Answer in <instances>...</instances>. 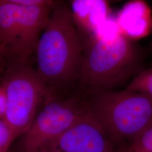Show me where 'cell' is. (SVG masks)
Listing matches in <instances>:
<instances>
[{
  "mask_svg": "<svg viewBox=\"0 0 152 152\" xmlns=\"http://www.w3.org/2000/svg\"><path fill=\"white\" fill-rule=\"evenodd\" d=\"M83 49L70 6L56 2L36 50V71L48 94H64L79 88Z\"/></svg>",
  "mask_w": 152,
  "mask_h": 152,
  "instance_id": "1",
  "label": "cell"
},
{
  "mask_svg": "<svg viewBox=\"0 0 152 152\" xmlns=\"http://www.w3.org/2000/svg\"><path fill=\"white\" fill-rule=\"evenodd\" d=\"M79 86L116 90L144 69L147 49L120 32L82 37Z\"/></svg>",
  "mask_w": 152,
  "mask_h": 152,
  "instance_id": "2",
  "label": "cell"
},
{
  "mask_svg": "<svg viewBox=\"0 0 152 152\" xmlns=\"http://www.w3.org/2000/svg\"><path fill=\"white\" fill-rule=\"evenodd\" d=\"M80 88L89 117L117 145H129L152 125V98L149 95L126 89Z\"/></svg>",
  "mask_w": 152,
  "mask_h": 152,
  "instance_id": "3",
  "label": "cell"
},
{
  "mask_svg": "<svg viewBox=\"0 0 152 152\" xmlns=\"http://www.w3.org/2000/svg\"><path fill=\"white\" fill-rule=\"evenodd\" d=\"M1 79L6 95L4 119L15 140L31 125L48 91L29 59H12Z\"/></svg>",
  "mask_w": 152,
  "mask_h": 152,
  "instance_id": "4",
  "label": "cell"
},
{
  "mask_svg": "<svg viewBox=\"0 0 152 152\" xmlns=\"http://www.w3.org/2000/svg\"><path fill=\"white\" fill-rule=\"evenodd\" d=\"M90 118L81 88L48 94L31 125L19 141L20 152H37L78 122Z\"/></svg>",
  "mask_w": 152,
  "mask_h": 152,
  "instance_id": "5",
  "label": "cell"
},
{
  "mask_svg": "<svg viewBox=\"0 0 152 152\" xmlns=\"http://www.w3.org/2000/svg\"><path fill=\"white\" fill-rule=\"evenodd\" d=\"M56 2L26 7L0 0V45L12 59H29L36 53L41 34Z\"/></svg>",
  "mask_w": 152,
  "mask_h": 152,
  "instance_id": "6",
  "label": "cell"
},
{
  "mask_svg": "<svg viewBox=\"0 0 152 152\" xmlns=\"http://www.w3.org/2000/svg\"><path fill=\"white\" fill-rule=\"evenodd\" d=\"M99 125L87 118L73 125L37 152H120Z\"/></svg>",
  "mask_w": 152,
  "mask_h": 152,
  "instance_id": "7",
  "label": "cell"
},
{
  "mask_svg": "<svg viewBox=\"0 0 152 152\" xmlns=\"http://www.w3.org/2000/svg\"><path fill=\"white\" fill-rule=\"evenodd\" d=\"M115 20L120 33L133 41L144 38L152 32V12L144 1L126 3Z\"/></svg>",
  "mask_w": 152,
  "mask_h": 152,
  "instance_id": "8",
  "label": "cell"
},
{
  "mask_svg": "<svg viewBox=\"0 0 152 152\" xmlns=\"http://www.w3.org/2000/svg\"><path fill=\"white\" fill-rule=\"evenodd\" d=\"M69 6L82 37L95 32L108 19L110 11L109 3L105 0H73Z\"/></svg>",
  "mask_w": 152,
  "mask_h": 152,
  "instance_id": "9",
  "label": "cell"
},
{
  "mask_svg": "<svg viewBox=\"0 0 152 152\" xmlns=\"http://www.w3.org/2000/svg\"><path fill=\"white\" fill-rule=\"evenodd\" d=\"M125 89L145 94L152 98V68L144 69L139 73L129 82Z\"/></svg>",
  "mask_w": 152,
  "mask_h": 152,
  "instance_id": "10",
  "label": "cell"
},
{
  "mask_svg": "<svg viewBox=\"0 0 152 152\" xmlns=\"http://www.w3.org/2000/svg\"><path fill=\"white\" fill-rule=\"evenodd\" d=\"M129 148L133 152H152V125L132 141Z\"/></svg>",
  "mask_w": 152,
  "mask_h": 152,
  "instance_id": "11",
  "label": "cell"
},
{
  "mask_svg": "<svg viewBox=\"0 0 152 152\" xmlns=\"http://www.w3.org/2000/svg\"><path fill=\"white\" fill-rule=\"evenodd\" d=\"M14 140L9 126L4 118L0 119V152H10V147Z\"/></svg>",
  "mask_w": 152,
  "mask_h": 152,
  "instance_id": "12",
  "label": "cell"
},
{
  "mask_svg": "<svg viewBox=\"0 0 152 152\" xmlns=\"http://www.w3.org/2000/svg\"><path fill=\"white\" fill-rule=\"evenodd\" d=\"M14 3L26 7H32L44 4L46 0H11Z\"/></svg>",
  "mask_w": 152,
  "mask_h": 152,
  "instance_id": "13",
  "label": "cell"
},
{
  "mask_svg": "<svg viewBox=\"0 0 152 152\" xmlns=\"http://www.w3.org/2000/svg\"><path fill=\"white\" fill-rule=\"evenodd\" d=\"M5 111V93L4 88L0 85V119L4 118Z\"/></svg>",
  "mask_w": 152,
  "mask_h": 152,
  "instance_id": "14",
  "label": "cell"
},
{
  "mask_svg": "<svg viewBox=\"0 0 152 152\" xmlns=\"http://www.w3.org/2000/svg\"><path fill=\"white\" fill-rule=\"evenodd\" d=\"M5 56V55L0 52V78H2L7 65Z\"/></svg>",
  "mask_w": 152,
  "mask_h": 152,
  "instance_id": "15",
  "label": "cell"
},
{
  "mask_svg": "<svg viewBox=\"0 0 152 152\" xmlns=\"http://www.w3.org/2000/svg\"><path fill=\"white\" fill-rule=\"evenodd\" d=\"M133 152L132 151H131L130 148L128 146H125V147H122L121 149V152Z\"/></svg>",
  "mask_w": 152,
  "mask_h": 152,
  "instance_id": "16",
  "label": "cell"
},
{
  "mask_svg": "<svg viewBox=\"0 0 152 152\" xmlns=\"http://www.w3.org/2000/svg\"><path fill=\"white\" fill-rule=\"evenodd\" d=\"M0 52H1V53H3V54H4L5 55H6L4 49L3 48V47L2 46V45H0Z\"/></svg>",
  "mask_w": 152,
  "mask_h": 152,
  "instance_id": "17",
  "label": "cell"
},
{
  "mask_svg": "<svg viewBox=\"0 0 152 152\" xmlns=\"http://www.w3.org/2000/svg\"><path fill=\"white\" fill-rule=\"evenodd\" d=\"M9 152H19V151H10Z\"/></svg>",
  "mask_w": 152,
  "mask_h": 152,
  "instance_id": "18",
  "label": "cell"
}]
</instances>
